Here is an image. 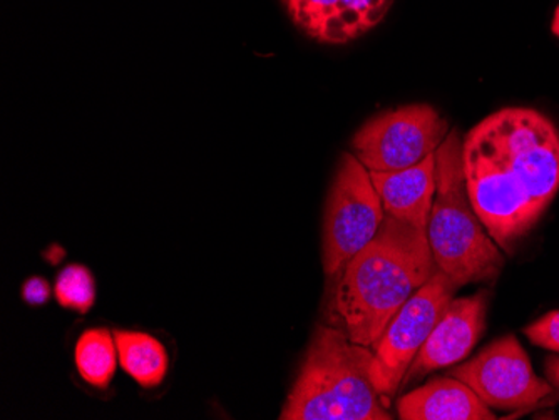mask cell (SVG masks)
I'll return each mask as SVG.
<instances>
[{
	"label": "cell",
	"instance_id": "cell-1",
	"mask_svg": "<svg viewBox=\"0 0 559 420\" xmlns=\"http://www.w3.org/2000/svg\"><path fill=\"white\" fill-rule=\"evenodd\" d=\"M438 272L426 231L385 216L379 233L338 272L332 325L372 347L395 313Z\"/></svg>",
	"mask_w": 559,
	"mask_h": 420
},
{
	"label": "cell",
	"instance_id": "cell-2",
	"mask_svg": "<svg viewBox=\"0 0 559 420\" xmlns=\"http://www.w3.org/2000/svg\"><path fill=\"white\" fill-rule=\"evenodd\" d=\"M373 352L337 325H319L280 420H391L372 381Z\"/></svg>",
	"mask_w": 559,
	"mask_h": 420
},
{
	"label": "cell",
	"instance_id": "cell-3",
	"mask_svg": "<svg viewBox=\"0 0 559 420\" xmlns=\"http://www.w3.org/2000/svg\"><path fill=\"white\" fill-rule=\"evenodd\" d=\"M426 233L439 272L460 287L495 280L504 266L498 243L467 196L463 140L457 130L436 152V196Z\"/></svg>",
	"mask_w": 559,
	"mask_h": 420
},
{
	"label": "cell",
	"instance_id": "cell-4",
	"mask_svg": "<svg viewBox=\"0 0 559 420\" xmlns=\"http://www.w3.org/2000/svg\"><path fill=\"white\" fill-rule=\"evenodd\" d=\"M513 175L545 212L559 190V133L536 109L504 108L464 136Z\"/></svg>",
	"mask_w": 559,
	"mask_h": 420
},
{
	"label": "cell",
	"instance_id": "cell-5",
	"mask_svg": "<svg viewBox=\"0 0 559 420\" xmlns=\"http://www.w3.org/2000/svg\"><path fill=\"white\" fill-rule=\"evenodd\" d=\"M385 209L369 169L344 153L326 197L323 218V268L335 275L379 233Z\"/></svg>",
	"mask_w": 559,
	"mask_h": 420
},
{
	"label": "cell",
	"instance_id": "cell-6",
	"mask_svg": "<svg viewBox=\"0 0 559 420\" xmlns=\"http://www.w3.org/2000/svg\"><path fill=\"white\" fill-rule=\"evenodd\" d=\"M460 288L438 269L395 313L384 334L373 344L372 381L388 406Z\"/></svg>",
	"mask_w": 559,
	"mask_h": 420
},
{
	"label": "cell",
	"instance_id": "cell-7",
	"mask_svg": "<svg viewBox=\"0 0 559 420\" xmlns=\"http://www.w3.org/2000/svg\"><path fill=\"white\" fill-rule=\"evenodd\" d=\"M448 134L449 122L432 106H402L369 119L352 147L369 171H399L435 155Z\"/></svg>",
	"mask_w": 559,
	"mask_h": 420
},
{
	"label": "cell",
	"instance_id": "cell-8",
	"mask_svg": "<svg viewBox=\"0 0 559 420\" xmlns=\"http://www.w3.org/2000/svg\"><path fill=\"white\" fill-rule=\"evenodd\" d=\"M463 169L467 196L480 224L498 247L510 250L545 212L513 175L467 140H463Z\"/></svg>",
	"mask_w": 559,
	"mask_h": 420
},
{
	"label": "cell",
	"instance_id": "cell-9",
	"mask_svg": "<svg viewBox=\"0 0 559 420\" xmlns=\"http://www.w3.org/2000/svg\"><path fill=\"white\" fill-rule=\"evenodd\" d=\"M449 375L469 385L489 409H526L542 403L552 391L536 375L514 335L492 341L474 359L454 367Z\"/></svg>",
	"mask_w": 559,
	"mask_h": 420
},
{
	"label": "cell",
	"instance_id": "cell-10",
	"mask_svg": "<svg viewBox=\"0 0 559 420\" xmlns=\"http://www.w3.org/2000/svg\"><path fill=\"white\" fill-rule=\"evenodd\" d=\"M488 293L452 299L430 332L423 349L411 363L402 385L426 377L435 370L463 362L473 352L486 327Z\"/></svg>",
	"mask_w": 559,
	"mask_h": 420
},
{
	"label": "cell",
	"instance_id": "cell-11",
	"mask_svg": "<svg viewBox=\"0 0 559 420\" xmlns=\"http://www.w3.org/2000/svg\"><path fill=\"white\" fill-rule=\"evenodd\" d=\"M298 29L319 43L347 44L384 21L394 0H282Z\"/></svg>",
	"mask_w": 559,
	"mask_h": 420
},
{
	"label": "cell",
	"instance_id": "cell-12",
	"mask_svg": "<svg viewBox=\"0 0 559 420\" xmlns=\"http://www.w3.org/2000/svg\"><path fill=\"white\" fill-rule=\"evenodd\" d=\"M385 215L427 231L436 196V153L399 171H369Z\"/></svg>",
	"mask_w": 559,
	"mask_h": 420
},
{
	"label": "cell",
	"instance_id": "cell-13",
	"mask_svg": "<svg viewBox=\"0 0 559 420\" xmlns=\"http://www.w3.org/2000/svg\"><path fill=\"white\" fill-rule=\"evenodd\" d=\"M402 420H495V413L460 379H432L397 403Z\"/></svg>",
	"mask_w": 559,
	"mask_h": 420
},
{
	"label": "cell",
	"instance_id": "cell-14",
	"mask_svg": "<svg viewBox=\"0 0 559 420\" xmlns=\"http://www.w3.org/2000/svg\"><path fill=\"white\" fill-rule=\"evenodd\" d=\"M119 365L140 387L156 388L168 374L169 357L165 345L144 332L116 331Z\"/></svg>",
	"mask_w": 559,
	"mask_h": 420
},
{
	"label": "cell",
	"instance_id": "cell-15",
	"mask_svg": "<svg viewBox=\"0 0 559 420\" xmlns=\"http://www.w3.org/2000/svg\"><path fill=\"white\" fill-rule=\"evenodd\" d=\"M118 345L108 328H90L75 341L74 362L91 387L106 391L118 369Z\"/></svg>",
	"mask_w": 559,
	"mask_h": 420
},
{
	"label": "cell",
	"instance_id": "cell-16",
	"mask_svg": "<svg viewBox=\"0 0 559 420\" xmlns=\"http://www.w3.org/2000/svg\"><path fill=\"white\" fill-rule=\"evenodd\" d=\"M55 295L62 309L90 312L96 302V284L90 268L80 263L64 266L56 278Z\"/></svg>",
	"mask_w": 559,
	"mask_h": 420
},
{
	"label": "cell",
	"instance_id": "cell-17",
	"mask_svg": "<svg viewBox=\"0 0 559 420\" xmlns=\"http://www.w3.org/2000/svg\"><path fill=\"white\" fill-rule=\"evenodd\" d=\"M524 335L538 347L559 353V310L546 313L542 319L527 325Z\"/></svg>",
	"mask_w": 559,
	"mask_h": 420
},
{
	"label": "cell",
	"instance_id": "cell-18",
	"mask_svg": "<svg viewBox=\"0 0 559 420\" xmlns=\"http://www.w3.org/2000/svg\"><path fill=\"white\" fill-rule=\"evenodd\" d=\"M50 299V285L46 278L31 277L22 284V300L33 307L44 305Z\"/></svg>",
	"mask_w": 559,
	"mask_h": 420
},
{
	"label": "cell",
	"instance_id": "cell-19",
	"mask_svg": "<svg viewBox=\"0 0 559 420\" xmlns=\"http://www.w3.org/2000/svg\"><path fill=\"white\" fill-rule=\"evenodd\" d=\"M546 374H548L549 381L559 387V359H548L546 362Z\"/></svg>",
	"mask_w": 559,
	"mask_h": 420
},
{
	"label": "cell",
	"instance_id": "cell-20",
	"mask_svg": "<svg viewBox=\"0 0 559 420\" xmlns=\"http://www.w3.org/2000/svg\"><path fill=\"white\" fill-rule=\"evenodd\" d=\"M551 31L552 34H555V36L559 39V5L556 8L555 17H552Z\"/></svg>",
	"mask_w": 559,
	"mask_h": 420
}]
</instances>
